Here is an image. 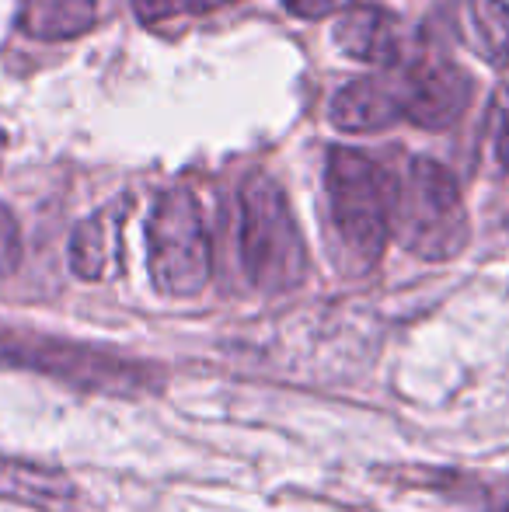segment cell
I'll use <instances>...</instances> for the list:
<instances>
[{
	"label": "cell",
	"instance_id": "obj_8",
	"mask_svg": "<svg viewBox=\"0 0 509 512\" xmlns=\"http://www.w3.org/2000/svg\"><path fill=\"white\" fill-rule=\"evenodd\" d=\"M328 115H332V122L342 133H381V129L394 126L398 119H405L394 67H384V74L377 77L349 81L332 98Z\"/></svg>",
	"mask_w": 509,
	"mask_h": 512
},
{
	"label": "cell",
	"instance_id": "obj_10",
	"mask_svg": "<svg viewBox=\"0 0 509 512\" xmlns=\"http://www.w3.org/2000/svg\"><path fill=\"white\" fill-rule=\"evenodd\" d=\"M457 35L482 60L509 63V4L503 0H464L457 7Z\"/></svg>",
	"mask_w": 509,
	"mask_h": 512
},
{
	"label": "cell",
	"instance_id": "obj_1",
	"mask_svg": "<svg viewBox=\"0 0 509 512\" xmlns=\"http://www.w3.org/2000/svg\"><path fill=\"white\" fill-rule=\"evenodd\" d=\"M387 223L394 241L426 262H450L471 241L461 185L433 157H408L387 175Z\"/></svg>",
	"mask_w": 509,
	"mask_h": 512
},
{
	"label": "cell",
	"instance_id": "obj_4",
	"mask_svg": "<svg viewBox=\"0 0 509 512\" xmlns=\"http://www.w3.org/2000/svg\"><path fill=\"white\" fill-rule=\"evenodd\" d=\"M147 269L161 297L189 300L210 283L213 255L203 209L185 185L168 189L147 220Z\"/></svg>",
	"mask_w": 509,
	"mask_h": 512
},
{
	"label": "cell",
	"instance_id": "obj_2",
	"mask_svg": "<svg viewBox=\"0 0 509 512\" xmlns=\"http://www.w3.org/2000/svg\"><path fill=\"white\" fill-rule=\"evenodd\" d=\"M328 248L342 276H367L381 265L391 241L387 223V171L367 154L332 147L325 164Z\"/></svg>",
	"mask_w": 509,
	"mask_h": 512
},
{
	"label": "cell",
	"instance_id": "obj_15",
	"mask_svg": "<svg viewBox=\"0 0 509 512\" xmlns=\"http://www.w3.org/2000/svg\"><path fill=\"white\" fill-rule=\"evenodd\" d=\"M283 4L293 18H304V21H318L335 11V0H283Z\"/></svg>",
	"mask_w": 509,
	"mask_h": 512
},
{
	"label": "cell",
	"instance_id": "obj_11",
	"mask_svg": "<svg viewBox=\"0 0 509 512\" xmlns=\"http://www.w3.org/2000/svg\"><path fill=\"white\" fill-rule=\"evenodd\" d=\"M98 21V0H25L18 28L32 39H77Z\"/></svg>",
	"mask_w": 509,
	"mask_h": 512
},
{
	"label": "cell",
	"instance_id": "obj_12",
	"mask_svg": "<svg viewBox=\"0 0 509 512\" xmlns=\"http://www.w3.org/2000/svg\"><path fill=\"white\" fill-rule=\"evenodd\" d=\"M426 485L461 502H475L482 512H509V478H464V474H426Z\"/></svg>",
	"mask_w": 509,
	"mask_h": 512
},
{
	"label": "cell",
	"instance_id": "obj_3",
	"mask_svg": "<svg viewBox=\"0 0 509 512\" xmlns=\"http://www.w3.org/2000/svg\"><path fill=\"white\" fill-rule=\"evenodd\" d=\"M241 265L265 297L297 290L307 279V244L276 178L252 171L241 185Z\"/></svg>",
	"mask_w": 509,
	"mask_h": 512
},
{
	"label": "cell",
	"instance_id": "obj_7",
	"mask_svg": "<svg viewBox=\"0 0 509 512\" xmlns=\"http://www.w3.org/2000/svg\"><path fill=\"white\" fill-rule=\"evenodd\" d=\"M129 216V199L102 206L81 220L70 237V269L74 276L88 279V283H102V279L119 276L123 269V227Z\"/></svg>",
	"mask_w": 509,
	"mask_h": 512
},
{
	"label": "cell",
	"instance_id": "obj_9",
	"mask_svg": "<svg viewBox=\"0 0 509 512\" xmlns=\"http://www.w3.org/2000/svg\"><path fill=\"white\" fill-rule=\"evenodd\" d=\"M332 42L360 63H377V67H391L401 60V25L391 11L374 4L349 7L339 14L332 25Z\"/></svg>",
	"mask_w": 509,
	"mask_h": 512
},
{
	"label": "cell",
	"instance_id": "obj_13",
	"mask_svg": "<svg viewBox=\"0 0 509 512\" xmlns=\"http://www.w3.org/2000/svg\"><path fill=\"white\" fill-rule=\"evenodd\" d=\"M238 0H133V11L143 25H161L171 18H192V14H210L220 11Z\"/></svg>",
	"mask_w": 509,
	"mask_h": 512
},
{
	"label": "cell",
	"instance_id": "obj_6",
	"mask_svg": "<svg viewBox=\"0 0 509 512\" xmlns=\"http://www.w3.org/2000/svg\"><path fill=\"white\" fill-rule=\"evenodd\" d=\"M401 91V112L419 129H450L475 98V81L447 56H419L391 63Z\"/></svg>",
	"mask_w": 509,
	"mask_h": 512
},
{
	"label": "cell",
	"instance_id": "obj_14",
	"mask_svg": "<svg viewBox=\"0 0 509 512\" xmlns=\"http://www.w3.org/2000/svg\"><path fill=\"white\" fill-rule=\"evenodd\" d=\"M21 262V230L18 220L11 216V209L0 206V279L11 276Z\"/></svg>",
	"mask_w": 509,
	"mask_h": 512
},
{
	"label": "cell",
	"instance_id": "obj_5",
	"mask_svg": "<svg viewBox=\"0 0 509 512\" xmlns=\"http://www.w3.org/2000/svg\"><path fill=\"white\" fill-rule=\"evenodd\" d=\"M0 359L28 366V370L49 373L67 384L88 387L102 394H143L157 387V370L143 363L109 356V352L84 349V345L56 342V338L35 335H11L0 331Z\"/></svg>",
	"mask_w": 509,
	"mask_h": 512
}]
</instances>
